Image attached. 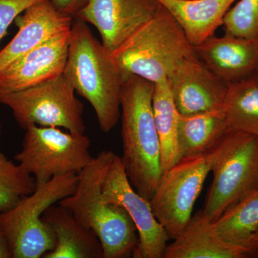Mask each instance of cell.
<instances>
[{
    "mask_svg": "<svg viewBox=\"0 0 258 258\" xmlns=\"http://www.w3.org/2000/svg\"><path fill=\"white\" fill-rule=\"evenodd\" d=\"M231 132L222 108L189 115L179 113L178 161L210 152Z\"/></svg>",
    "mask_w": 258,
    "mask_h": 258,
    "instance_id": "obj_19",
    "label": "cell"
},
{
    "mask_svg": "<svg viewBox=\"0 0 258 258\" xmlns=\"http://www.w3.org/2000/svg\"><path fill=\"white\" fill-rule=\"evenodd\" d=\"M0 134H1V123H0Z\"/></svg>",
    "mask_w": 258,
    "mask_h": 258,
    "instance_id": "obj_29",
    "label": "cell"
},
{
    "mask_svg": "<svg viewBox=\"0 0 258 258\" xmlns=\"http://www.w3.org/2000/svg\"><path fill=\"white\" fill-rule=\"evenodd\" d=\"M74 18L61 13L50 0L25 10L19 18V30L0 50V74L22 56L61 32L71 30Z\"/></svg>",
    "mask_w": 258,
    "mask_h": 258,
    "instance_id": "obj_14",
    "label": "cell"
},
{
    "mask_svg": "<svg viewBox=\"0 0 258 258\" xmlns=\"http://www.w3.org/2000/svg\"><path fill=\"white\" fill-rule=\"evenodd\" d=\"M222 142L203 155L178 161L161 177L150 203L169 238L175 239L191 219L194 205L212 171Z\"/></svg>",
    "mask_w": 258,
    "mask_h": 258,
    "instance_id": "obj_9",
    "label": "cell"
},
{
    "mask_svg": "<svg viewBox=\"0 0 258 258\" xmlns=\"http://www.w3.org/2000/svg\"><path fill=\"white\" fill-rule=\"evenodd\" d=\"M167 80L179 114L214 111L223 107L227 84L198 56L181 62Z\"/></svg>",
    "mask_w": 258,
    "mask_h": 258,
    "instance_id": "obj_12",
    "label": "cell"
},
{
    "mask_svg": "<svg viewBox=\"0 0 258 258\" xmlns=\"http://www.w3.org/2000/svg\"><path fill=\"white\" fill-rule=\"evenodd\" d=\"M43 0H0V42L13 21L32 5Z\"/></svg>",
    "mask_w": 258,
    "mask_h": 258,
    "instance_id": "obj_25",
    "label": "cell"
},
{
    "mask_svg": "<svg viewBox=\"0 0 258 258\" xmlns=\"http://www.w3.org/2000/svg\"><path fill=\"white\" fill-rule=\"evenodd\" d=\"M175 19L193 47L215 35L238 0H158Z\"/></svg>",
    "mask_w": 258,
    "mask_h": 258,
    "instance_id": "obj_18",
    "label": "cell"
},
{
    "mask_svg": "<svg viewBox=\"0 0 258 258\" xmlns=\"http://www.w3.org/2000/svg\"><path fill=\"white\" fill-rule=\"evenodd\" d=\"M153 112L161 145L162 176L178 162L177 125L179 113L168 80L154 84Z\"/></svg>",
    "mask_w": 258,
    "mask_h": 258,
    "instance_id": "obj_21",
    "label": "cell"
},
{
    "mask_svg": "<svg viewBox=\"0 0 258 258\" xmlns=\"http://www.w3.org/2000/svg\"><path fill=\"white\" fill-rule=\"evenodd\" d=\"M90 147L91 140L85 134L32 124L25 129L22 149L15 159L37 185L42 184L55 176L79 174L93 159Z\"/></svg>",
    "mask_w": 258,
    "mask_h": 258,
    "instance_id": "obj_7",
    "label": "cell"
},
{
    "mask_svg": "<svg viewBox=\"0 0 258 258\" xmlns=\"http://www.w3.org/2000/svg\"><path fill=\"white\" fill-rule=\"evenodd\" d=\"M225 33L258 41V0H238L224 18Z\"/></svg>",
    "mask_w": 258,
    "mask_h": 258,
    "instance_id": "obj_24",
    "label": "cell"
},
{
    "mask_svg": "<svg viewBox=\"0 0 258 258\" xmlns=\"http://www.w3.org/2000/svg\"><path fill=\"white\" fill-rule=\"evenodd\" d=\"M154 83L137 76L123 80L120 94L123 156L131 184L150 201L162 177L161 145L153 112Z\"/></svg>",
    "mask_w": 258,
    "mask_h": 258,
    "instance_id": "obj_1",
    "label": "cell"
},
{
    "mask_svg": "<svg viewBox=\"0 0 258 258\" xmlns=\"http://www.w3.org/2000/svg\"><path fill=\"white\" fill-rule=\"evenodd\" d=\"M168 244L164 258H249L248 249L221 238L213 222L199 212Z\"/></svg>",
    "mask_w": 258,
    "mask_h": 258,
    "instance_id": "obj_16",
    "label": "cell"
},
{
    "mask_svg": "<svg viewBox=\"0 0 258 258\" xmlns=\"http://www.w3.org/2000/svg\"><path fill=\"white\" fill-rule=\"evenodd\" d=\"M33 176L0 153V212L11 210L36 189Z\"/></svg>",
    "mask_w": 258,
    "mask_h": 258,
    "instance_id": "obj_23",
    "label": "cell"
},
{
    "mask_svg": "<svg viewBox=\"0 0 258 258\" xmlns=\"http://www.w3.org/2000/svg\"><path fill=\"white\" fill-rule=\"evenodd\" d=\"M56 9L62 14L74 18L86 5L88 0H50Z\"/></svg>",
    "mask_w": 258,
    "mask_h": 258,
    "instance_id": "obj_26",
    "label": "cell"
},
{
    "mask_svg": "<svg viewBox=\"0 0 258 258\" xmlns=\"http://www.w3.org/2000/svg\"><path fill=\"white\" fill-rule=\"evenodd\" d=\"M71 30L61 32L15 60L0 74V91L15 92L48 82L63 74Z\"/></svg>",
    "mask_w": 258,
    "mask_h": 258,
    "instance_id": "obj_13",
    "label": "cell"
},
{
    "mask_svg": "<svg viewBox=\"0 0 258 258\" xmlns=\"http://www.w3.org/2000/svg\"><path fill=\"white\" fill-rule=\"evenodd\" d=\"M115 154L104 150L93 157L79 173L75 192L58 204L70 210L83 227L98 236L103 258L133 257L139 235L132 217L121 206L102 200V186Z\"/></svg>",
    "mask_w": 258,
    "mask_h": 258,
    "instance_id": "obj_3",
    "label": "cell"
},
{
    "mask_svg": "<svg viewBox=\"0 0 258 258\" xmlns=\"http://www.w3.org/2000/svg\"><path fill=\"white\" fill-rule=\"evenodd\" d=\"M0 258H12L9 245L1 230H0Z\"/></svg>",
    "mask_w": 258,
    "mask_h": 258,
    "instance_id": "obj_27",
    "label": "cell"
},
{
    "mask_svg": "<svg viewBox=\"0 0 258 258\" xmlns=\"http://www.w3.org/2000/svg\"><path fill=\"white\" fill-rule=\"evenodd\" d=\"M123 80L137 76L157 83L181 62L197 57L175 19L161 5L157 14L111 54Z\"/></svg>",
    "mask_w": 258,
    "mask_h": 258,
    "instance_id": "obj_4",
    "label": "cell"
},
{
    "mask_svg": "<svg viewBox=\"0 0 258 258\" xmlns=\"http://www.w3.org/2000/svg\"><path fill=\"white\" fill-rule=\"evenodd\" d=\"M102 200L106 203L121 206L132 217L139 235L134 258H164L170 238L156 218L150 201L134 189L121 159L116 154L105 176Z\"/></svg>",
    "mask_w": 258,
    "mask_h": 258,
    "instance_id": "obj_10",
    "label": "cell"
},
{
    "mask_svg": "<svg viewBox=\"0 0 258 258\" xmlns=\"http://www.w3.org/2000/svg\"><path fill=\"white\" fill-rule=\"evenodd\" d=\"M79 174L57 176L25 196L11 210L0 212L3 232L12 258H41L55 247V239L42 220L47 208L73 195L79 184Z\"/></svg>",
    "mask_w": 258,
    "mask_h": 258,
    "instance_id": "obj_5",
    "label": "cell"
},
{
    "mask_svg": "<svg viewBox=\"0 0 258 258\" xmlns=\"http://www.w3.org/2000/svg\"><path fill=\"white\" fill-rule=\"evenodd\" d=\"M249 257L258 258V232L254 234L248 244Z\"/></svg>",
    "mask_w": 258,
    "mask_h": 258,
    "instance_id": "obj_28",
    "label": "cell"
},
{
    "mask_svg": "<svg viewBox=\"0 0 258 258\" xmlns=\"http://www.w3.org/2000/svg\"><path fill=\"white\" fill-rule=\"evenodd\" d=\"M212 171L213 180L203 212L214 222L258 190V136L232 131L222 141Z\"/></svg>",
    "mask_w": 258,
    "mask_h": 258,
    "instance_id": "obj_6",
    "label": "cell"
},
{
    "mask_svg": "<svg viewBox=\"0 0 258 258\" xmlns=\"http://www.w3.org/2000/svg\"><path fill=\"white\" fill-rule=\"evenodd\" d=\"M213 226L223 240L247 249L258 232V190L227 209Z\"/></svg>",
    "mask_w": 258,
    "mask_h": 258,
    "instance_id": "obj_22",
    "label": "cell"
},
{
    "mask_svg": "<svg viewBox=\"0 0 258 258\" xmlns=\"http://www.w3.org/2000/svg\"><path fill=\"white\" fill-rule=\"evenodd\" d=\"M222 109L231 130L258 136V72L227 84Z\"/></svg>",
    "mask_w": 258,
    "mask_h": 258,
    "instance_id": "obj_20",
    "label": "cell"
},
{
    "mask_svg": "<svg viewBox=\"0 0 258 258\" xmlns=\"http://www.w3.org/2000/svg\"><path fill=\"white\" fill-rule=\"evenodd\" d=\"M195 47L210 71L226 84L258 72V41L225 33L212 35Z\"/></svg>",
    "mask_w": 258,
    "mask_h": 258,
    "instance_id": "obj_15",
    "label": "cell"
},
{
    "mask_svg": "<svg viewBox=\"0 0 258 258\" xmlns=\"http://www.w3.org/2000/svg\"><path fill=\"white\" fill-rule=\"evenodd\" d=\"M63 74L93 107L101 130L111 132L120 116L123 79L111 54L80 19L71 26Z\"/></svg>",
    "mask_w": 258,
    "mask_h": 258,
    "instance_id": "obj_2",
    "label": "cell"
},
{
    "mask_svg": "<svg viewBox=\"0 0 258 258\" xmlns=\"http://www.w3.org/2000/svg\"><path fill=\"white\" fill-rule=\"evenodd\" d=\"M0 103L10 108L23 129L35 124L63 128L71 133L85 134L83 104L74 86L62 74L39 86L15 92H1Z\"/></svg>",
    "mask_w": 258,
    "mask_h": 258,
    "instance_id": "obj_8",
    "label": "cell"
},
{
    "mask_svg": "<svg viewBox=\"0 0 258 258\" xmlns=\"http://www.w3.org/2000/svg\"><path fill=\"white\" fill-rule=\"evenodd\" d=\"M160 8L158 0H88L74 18L94 26L103 46L113 54Z\"/></svg>",
    "mask_w": 258,
    "mask_h": 258,
    "instance_id": "obj_11",
    "label": "cell"
},
{
    "mask_svg": "<svg viewBox=\"0 0 258 258\" xmlns=\"http://www.w3.org/2000/svg\"><path fill=\"white\" fill-rule=\"evenodd\" d=\"M42 220L55 239V247L42 258H103L98 236L79 223L68 209L58 203L52 205L44 212Z\"/></svg>",
    "mask_w": 258,
    "mask_h": 258,
    "instance_id": "obj_17",
    "label": "cell"
}]
</instances>
